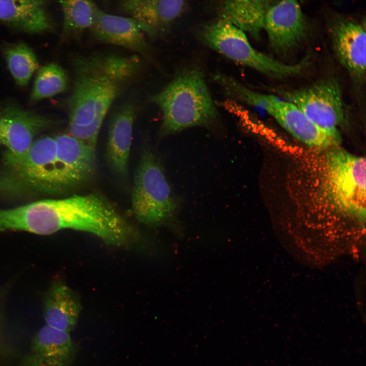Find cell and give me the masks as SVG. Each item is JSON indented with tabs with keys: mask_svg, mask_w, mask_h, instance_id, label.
Masks as SVG:
<instances>
[{
	"mask_svg": "<svg viewBox=\"0 0 366 366\" xmlns=\"http://www.w3.org/2000/svg\"><path fill=\"white\" fill-rule=\"evenodd\" d=\"M68 85V78L58 64L50 63L38 72L30 96L32 102L50 98L64 92Z\"/></svg>",
	"mask_w": 366,
	"mask_h": 366,
	"instance_id": "603a6c76",
	"label": "cell"
},
{
	"mask_svg": "<svg viewBox=\"0 0 366 366\" xmlns=\"http://www.w3.org/2000/svg\"><path fill=\"white\" fill-rule=\"evenodd\" d=\"M135 217L150 226L176 224L177 202L159 159L150 150L142 154L132 196Z\"/></svg>",
	"mask_w": 366,
	"mask_h": 366,
	"instance_id": "8992f818",
	"label": "cell"
},
{
	"mask_svg": "<svg viewBox=\"0 0 366 366\" xmlns=\"http://www.w3.org/2000/svg\"><path fill=\"white\" fill-rule=\"evenodd\" d=\"M5 57L10 73L20 86L27 84L38 69V63L32 49L24 43L19 42L7 46Z\"/></svg>",
	"mask_w": 366,
	"mask_h": 366,
	"instance_id": "7402d4cb",
	"label": "cell"
},
{
	"mask_svg": "<svg viewBox=\"0 0 366 366\" xmlns=\"http://www.w3.org/2000/svg\"><path fill=\"white\" fill-rule=\"evenodd\" d=\"M302 1H303V0H302Z\"/></svg>",
	"mask_w": 366,
	"mask_h": 366,
	"instance_id": "d4e9b609",
	"label": "cell"
},
{
	"mask_svg": "<svg viewBox=\"0 0 366 366\" xmlns=\"http://www.w3.org/2000/svg\"><path fill=\"white\" fill-rule=\"evenodd\" d=\"M109 1V0H102V1H103L104 3H108Z\"/></svg>",
	"mask_w": 366,
	"mask_h": 366,
	"instance_id": "cb8c5ba5",
	"label": "cell"
},
{
	"mask_svg": "<svg viewBox=\"0 0 366 366\" xmlns=\"http://www.w3.org/2000/svg\"><path fill=\"white\" fill-rule=\"evenodd\" d=\"M68 186L50 136L36 139L23 160L4 164L0 170L1 196L59 194L69 191Z\"/></svg>",
	"mask_w": 366,
	"mask_h": 366,
	"instance_id": "277c9868",
	"label": "cell"
},
{
	"mask_svg": "<svg viewBox=\"0 0 366 366\" xmlns=\"http://www.w3.org/2000/svg\"><path fill=\"white\" fill-rule=\"evenodd\" d=\"M225 90L231 98L264 110L295 138L309 148L339 146L341 142L339 131L319 126L288 100L252 90L233 78L228 81Z\"/></svg>",
	"mask_w": 366,
	"mask_h": 366,
	"instance_id": "5b68a950",
	"label": "cell"
},
{
	"mask_svg": "<svg viewBox=\"0 0 366 366\" xmlns=\"http://www.w3.org/2000/svg\"><path fill=\"white\" fill-rule=\"evenodd\" d=\"M330 21L334 52L341 65L357 82L365 76V29L362 24L344 16L336 15Z\"/></svg>",
	"mask_w": 366,
	"mask_h": 366,
	"instance_id": "8fae6325",
	"label": "cell"
},
{
	"mask_svg": "<svg viewBox=\"0 0 366 366\" xmlns=\"http://www.w3.org/2000/svg\"><path fill=\"white\" fill-rule=\"evenodd\" d=\"M279 93L322 128L339 131V128L348 123L341 89L334 79H324L304 88L281 90Z\"/></svg>",
	"mask_w": 366,
	"mask_h": 366,
	"instance_id": "ba28073f",
	"label": "cell"
},
{
	"mask_svg": "<svg viewBox=\"0 0 366 366\" xmlns=\"http://www.w3.org/2000/svg\"><path fill=\"white\" fill-rule=\"evenodd\" d=\"M90 29L102 43L120 46L145 57L148 54L144 33L130 17L108 14L99 8Z\"/></svg>",
	"mask_w": 366,
	"mask_h": 366,
	"instance_id": "5bb4252c",
	"label": "cell"
},
{
	"mask_svg": "<svg viewBox=\"0 0 366 366\" xmlns=\"http://www.w3.org/2000/svg\"><path fill=\"white\" fill-rule=\"evenodd\" d=\"M119 8L136 21L144 33L155 37L182 13L185 0H119Z\"/></svg>",
	"mask_w": 366,
	"mask_h": 366,
	"instance_id": "9a60e30c",
	"label": "cell"
},
{
	"mask_svg": "<svg viewBox=\"0 0 366 366\" xmlns=\"http://www.w3.org/2000/svg\"><path fill=\"white\" fill-rule=\"evenodd\" d=\"M263 29L270 44L277 52L293 49L304 39L307 23L297 0H280L266 11Z\"/></svg>",
	"mask_w": 366,
	"mask_h": 366,
	"instance_id": "7c38bea8",
	"label": "cell"
},
{
	"mask_svg": "<svg viewBox=\"0 0 366 366\" xmlns=\"http://www.w3.org/2000/svg\"><path fill=\"white\" fill-rule=\"evenodd\" d=\"M80 310L79 300L68 286L62 282L51 286L44 301L45 324L70 332L76 325Z\"/></svg>",
	"mask_w": 366,
	"mask_h": 366,
	"instance_id": "d6986e66",
	"label": "cell"
},
{
	"mask_svg": "<svg viewBox=\"0 0 366 366\" xmlns=\"http://www.w3.org/2000/svg\"><path fill=\"white\" fill-rule=\"evenodd\" d=\"M56 154L63 164L72 189L87 182L96 168V149L70 134L54 137Z\"/></svg>",
	"mask_w": 366,
	"mask_h": 366,
	"instance_id": "e0dca14e",
	"label": "cell"
},
{
	"mask_svg": "<svg viewBox=\"0 0 366 366\" xmlns=\"http://www.w3.org/2000/svg\"><path fill=\"white\" fill-rule=\"evenodd\" d=\"M135 116V106L133 103H127L116 111L109 126L107 158L112 169L122 178L128 175Z\"/></svg>",
	"mask_w": 366,
	"mask_h": 366,
	"instance_id": "2e32d148",
	"label": "cell"
},
{
	"mask_svg": "<svg viewBox=\"0 0 366 366\" xmlns=\"http://www.w3.org/2000/svg\"><path fill=\"white\" fill-rule=\"evenodd\" d=\"M67 106L69 134L95 148L111 106L140 73L139 55L115 53L77 54Z\"/></svg>",
	"mask_w": 366,
	"mask_h": 366,
	"instance_id": "7a4b0ae2",
	"label": "cell"
},
{
	"mask_svg": "<svg viewBox=\"0 0 366 366\" xmlns=\"http://www.w3.org/2000/svg\"><path fill=\"white\" fill-rule=\"evenodd\" d=\"M48 0H0V21L29 34L48 32L54 24L47 9Z\"/></svg>",
	"mask_w": 366,
	"mask_h": 366,
	"instance_id": "ac0fdd59",
	"label": "cell"
},
{
	"mask_svg": "<svg viewBox=\"0 0 366 366\" xmlns=\"http://www.w3.org/2000/svg\"><path fill=\"white\" fill-rule=\"evenodd\" d=\"M65 229L63 198L36 201L0 209V231L19 230L48 235Z\"/></svg>",
	"mask_w": 366,
	"mask_h": 366,
	"instance_id": "30bf717a",
	"label": "cell"
},
{
	"mask_svg": "<svg viewBox=\"0 0 366 366\" xmlns=\"http://www.w3.org/2000/svg\"><path fill=\"white\" fill-rule=\"evenodd\" d=\"M53 121L40 114L9 106L0 111V146L6 148L4 164L23 160L37 135Z\"/></svg>",
	"mask_w": 366,
	"mask_h": 366,
	"instance_id": "9c48e42d",
	"label": "cell"
},
{
	"mask_svg": "<svg viewBox=\"0 0 366 366\" xmlns=\"http://www.w3.org/2000/svg\"><path fill=\"white\" fill-rule=\"evenodd\" d=\"M151 101L159 106L163 114L160 129L162 136L195 126L211 127L218 119V112L203 73L196 68L181 71L151 97Z\"/></svg>",
	"mask_w": 366,
	"mask_h": 366,
	"instance_id": "3957f363",
	"label": "cell"
},
{
	"mask_svg": "<svg viewBox=\"0 0 366 366\" xmlns=\"http://www.w3.org/2000/svg\"><path fill=\"white\" fill-rule=\"evenodd\" d=\"M289 191L298 214L325 223L365 222V159L339 146L310 148L296 159Z\"/></svg>",
	"mask_w": 366,
	"mask_h": 366,
	"instance_id": "6da1fadb",
	"label": "cell"
},
{
	"mask_svg": "<svg viewBox=\"0 0 366 366\" xmlns=\"http://www.w3.org/2000/svg\"><path fill=\"white\" fill-rule=\"evenodd\" d=\"M59 1L63 14V38H78L90 29L99 9L93 0Z\"/></svg>",
	"mask_w": 366,
	"mask_h": 366,
	"instance_id": "44dd1931",
	"label": "cell"
},
{
	"mask_svg": "<svg viewBox=\"0 0 366 366\" xmlns=\"http://www.w3.org/2000/svg\"><path fill=\"white\" fill-rule=\"evenodd\" d=\"M204 42L228 58L272 77H286L298 74L306 60L287 65L258 51L249 43L244 32L227 21L219 19L204 27Z\"/></svg>",
	"mask_w": 366,
	"mask_h": 366,
	"instance_id": "52a82bcc",
	"label": "cell"
},
{
	"mask_svg": "<svg viewBox=\"0 0 366 366\" xmlns=\"http://www.w3.org/2000/svg\"><path fill=\"white\" fill-rule=\"evenodd\" d=\"M77 352L70 332L45 324L33 337L21 366H69Z\"/></svg>",
	"mask_w": 366,
	"mask_h": 366,
	"instance_id": "4fadbf2b",
	"label": "cell"
},
{
	"mask_svg": "<svg viewBox=\"0 0 366 366\" xmlns=\"http://www.w3.org/2000/svg\"><path fill=\"white\" fill-rule=\"evenodd\" d=\"M277 0H222L220 19L229 22L257 39L268 8Z\"/></svg>",
	"mask_w": 366,
	"mask_h": 366,
	"instance_id": "ffe728a7",
	"label": "cell"
}]
</instances>
